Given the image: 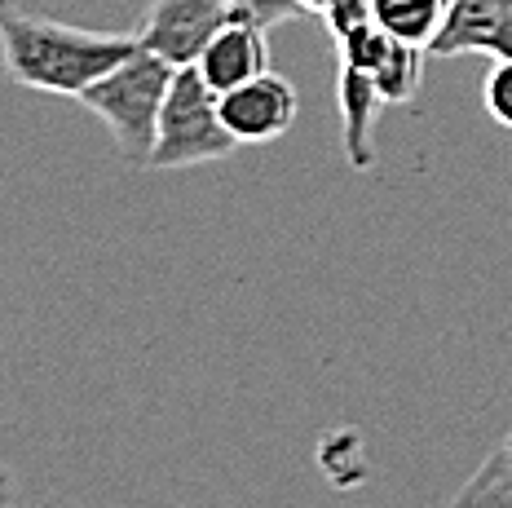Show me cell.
I'll return each instance as SVG.
<instances>
[{
	"instance_id": "6da1fadb",
	"label": "cell",
	"mask_w": 512,
	"mask_h": 508,
	"mask_svg": "<svg viewBox=\"0 0 512 508\" xmlns=\"http://www.w3.org/2000/svg\"><path fill=\"white\" fill-rule=\"evenodd\" d=\"M137 36H111V31H89L53 18H23L0 14V62L9 80L23 89L53 93V98H84L106 71H115L124 58L137 54Z\"/></svg>"
},
{
	"instance_id": "7a4b0ae2",
	"label": "cell",
	"mask_w": 512,
	"mask_h": 508,
	"mask_svg": "<svg viewBox=\"0 0 512 508\" xmlns=\"http://www.w3.org/2000/svg\"><path fill=\"white\" fill-rule=\"evenodd\" d=\"M173 76H177L173 62L137 49V54L124 58L115 71H106L93 89H84L80 102L106 124V133L115 137V146H120V155L128 164L146 168V160H151L159 115H164Z\"/></svg>"
},
{
	"instance_id": "3957f363",
	"label": "cell",
	"mask_w": 512,
	"mask_h": 508,
	"mask_svg": "<svg viewBox=\"0 0 512 508\" xmlns=\"http://www.w3.org/2000/svg\"><path fill=\"white\" fill-rule=\"evenodd\" d=\"M234 137L221 120L217 93L204 84L199 67H177L173 89H168L164 115H159L155 151L146 168H195L234 155Z\"/></svg>"
},
{
	"instance_id": "277c9868",
	"label": "cell",
	"mask_w": 512,
	"mask_h": 508,
	"mask_svg": "<svg viewBox=\"0 0 512 508\" xmlns=\"http://www.w3.org/2000/svg\"><path fill=\"white\" fill-rule=\"evenodd\" d=\"M234 18L230 0H155L151 14L137 27V45L146 54L173 62V67H195L204 58L221 27Z\"/></svg>"
},
{
	"instance_id": "5b68a950",
	"label": "cell",
	"mask_w": 512,
	"mask_h": 508,
	"mask_svg": "<svg viewBox=\"0 0 512 508\" xmlns=\"http://www.w3.org/2000/svg\"><path fill=\"white\" fill-rule=\"evenodd\" d=\"M221 120H226L230 137L239 146H261L283 137L296 124V111H301V98H296V84L265 71L239 89L221 93Z\"/></svg>"
},
{
	"instance_id": "8992f818",
	"label": "cell",
	"mask_w": 512,
	"mask_h": 508,
	"mask_svg": "<svg viewBox=\"0 0 512 508\" xmlns=\"http://www.w3.org/2000/svg\"><path fill=\"white\" fill-rule=\"evenodd\" d=\"M195 67L208 89L221 98V93L239 89V84L270 71V36H265V27L230 18V23L212 36V45L204 49V58H199Z\"/></svg>"
},
{
	"instance_id": "52a82bcc",
	"label": "cell",
	"mask_w": 512,
	"mask_h": 508,
	"mask_svg": "<svg viewBox=\"0 0 512 508\" xmlns=\"http://www.w3.org/2000/svg\"><path fill=\"white\" fill-rule=\"evenodd\" d=\"M336 107H340V137H345V160L367 173L376 164V146H371V133H376V115L384 111L380 89L371 84L367 71L345 67L340 62L336 76Z\"/></svg>"
},
{
	"instance_id": "ba28073f",
	"label": "cell",
	"mask_w": 512,
	"mask_h": 508,
	"mask_svg": "<svg viewBox=\"0 0 512 508\" xmlns=\"http://www.w3.org/2000/svg\"><path fill=\"white\" fill-rule=\"evenodd\" d=\"M512 9V0H451L442 31L429 45L433 58H460V54H486V40L495 36L499 18Z\"/></svg>"
},
{
	"instance_id": "9c48e42d",
	"label": "cell",
	"mask_w": 512,
	"mask_h": 508,
	"mask_svg": "<svg viewBox=\"0 0 512 508\" xmlns=\"http://www.w3.org/2000/svg\"><path fill=\"white\" fill-rule=\"evenodd\" d=\"M371 14H376V27H384L393 40L429 54L446 14H451V0H371Z\"/></svg>"
},
{
	"instance_id": "30bf717a",
	"label": "cell",
	"mask_w": 512,
	"mask_h": 508,
	"mask_svg": "<svg viewBox=\"0 0 512 508\" xmlns=\"http://www.w3.org/2000/svg\"><path fill=\"white\" fill-rule=\"evenodd\" d=\"M371 76V84L380 89L384 107H398V102H411L415 93H420V71H424V49L415 45H402V40H384L380 54L362 67Z\"/></svg>"
},
{
	"instance_id": "8fae6325",
	"label": "cell",
	"mask_w": 512,
	"mask_h": 508,
	"mask_svg": "<svg viewBox=\"0 0 512 508\" xmlns=\"http://www.w3.org/2000/svg\"><path fill=\"white\" fill-rule=\"evenodd\" d=\"M451 508H512V442L495 447L477 464Z\"/></svg>"
},
{
	"instance_id": "7c38bea8",
	"label": "cell",
	"mask_w": 512,
	"mask_h": 508,
	"mask_svg": "<svg viewBox=\"0 0 512 508\" xmlns=\"http://www.w3.org/2000/svg\"><path fill=\"white\" fill-rule=\"evenodd\" d=\"M482 107L499 129H512V62H490L482 80Z\"/></svg>"
},
{
	"instance_id": "4fadbf2b",
	"label": "cell",
	"mask_w": 512,
	"mask_h": 508,
	"mask_svg": "<svg viewBox=\"0 0 512 508\" xmlns=\"http://www.w3.org/2000/svg\"><path fill=\"white\" fill-rule=\"evenodd\" d=\"M376 23V14H371V0H336L332 9L323 14V27H327V36L336 40H349V36H358L362 27H371Z\"/></svg>"
},
{
	"instance_id": "5bb4252c",
	"label": "cell",
	"mask_w": 512,
	"mask_h": 508,
	"mask_svg": "<svg viewBox=\"0 0 512 508\" xmlns=\"http://www.w3.org/2000/svg\"><path fill=\"white\" fill-rule=\"evenodd\" d=\"M486 58H495V62H512V9H508L504 18H499L495 36L486 40Z\"/></svg>"
},
{
	"instance_id": "9a60e30c",
	"label": "cell",
	"mask_w": 512,
	"mask_h": 508,
	"mask_svg": "<svg viewBox=\"0 0 512 508\" xmlns=\"http://www.w3.org/2000/svg\"><path fill=\"white\" fill-rule=\"evenodd\" d=\"M9 504H14V473L0 469V508H9Z\"/></svg>"
},
{
	"instance_id": "2e32d148",
	"label": "cell",
	"mask_w": 512,
	"mask_h": 508,
	"mask_svg": "<svg viewBox=\"0 0 512 508\" xmlns=\"http://www.w3.org/2000/svg\"><path fill=\"white\" fill-rule=\"evenodd\" d=\"M296 5H301V9H305V14L323 18V14H327V9H332V5H336V0H296Z\"/></svg>"
},
{
	"instance_id": "e0dca14e",
	"label": "cell",
	"mask_w": 512,
	"mask_h": 508,
	"mask_svg": "<svg viewBox=\"0 0 512 508\" xmlns=\"http://www.w3.org/2000/svg\"><path fill=\"white\" fill-rule=\"evenodd\" d=\"M0 5H5V14H9V5H14V0H0Z\"/></svg>"
},
{
	"instance_id": "ac0fdd59",
	"label": "cell",
	"mask_w": 512,
	"mask_h": 508,
	"mask_svg": "<svg viewBox=\"0 0 512 508\" xmlns=\"http://www.w3.org/2000/svg\"><path fill=\"white\" fill-rule=\"evenodd\" d=\"M0 14H5V5H0Z\"/></svg>"
},
{
	"instance_id": "d6986e66",
	"label": "cell",
	"mask_w": 512,
	"mask_h": 508,
	"mask_svg": "<svg viewBox=\"0 0 512 508\" xmlns=\"http://www.w3.org/2000/svg\"><path fill=\"white\" fill-rule=\"evenodd\" d=\"M508 442H512V433H508Z\"/></svg>"
}]
</instances>
